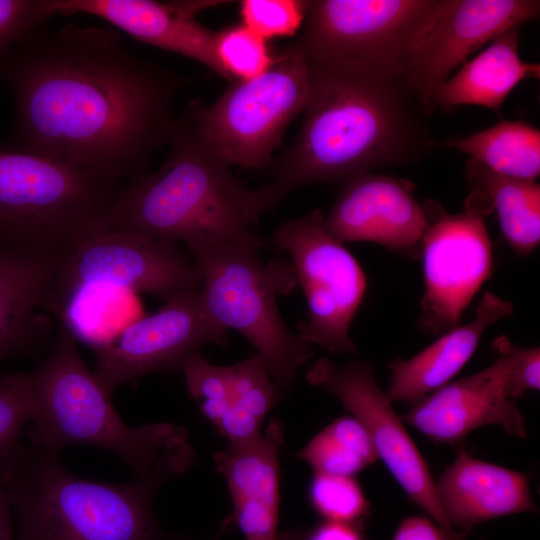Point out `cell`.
<instances>
[{"mask_svg": "<svg viewBox=\"0 0 540 540\" xmlns=\"http://www.w3.org/2000/svg\"><path fill=\"white\" fill-rule=\"evenodd\" d=\"M18 146L125 183L168 144L184 80L128 50L112 29H35L0 59Z\"/></svg>", "mask_w": 540, "mask_h": 540, "instance_id": "cell-1", "label": "cell"}, {"mask_svg": "<svg viewBox=\"0 0 540 540\" xmlns=\"http://www.w3.org/2000/svg\"><path fill=\"white\" fill-rule=\"evenodd\" d=\"M306 59L303 125L271 180L253 190L259 218L301 186L408 165L432 147L405 80L360 64Z\"/></svg>", "mask_w": 540, "mask_h": 540, "instance_id": "cell-2", "label": "cell"}, {"mask_svg": "<svg viewBox=\"0 0 540 540\" xmlns=\"http://www.w3.org/2000/svg\"><path fill=\"white\" fill-rule=\"evenodd\" d=\"M195 463L196 454H186L146 476L111 484L78 477L58 454L23 444L0 465L17 516L15 540H161L166 531L155 496Z\"/></svg>", "mask_w": 540, "mask_h": 540, "instance_id": "cell-3", "label": "cell"}, {"mask_svg": "<svg viewBox=\"0 0 540 540\" xmlns=\"http://www.w3.org/2000/svg\"><path fill=\"white\" fill-rule=\"evenodd\" d=\"M168 145L156 172L119 189L98 234L132 232L188 246L252 233L251 224L258 221L253 190L201 142L185 114L175 120Z\"/></svg>", "mask_w": 540, "mask_h": 540, "instance_id": "cell-4", "label": "cell"}, {"mask_svg": "<svg viewBox=\"0 0 540 540\" xmlns=\"http://www.w3.org/2000/svg\"><path fill=\"white\" fill-rule=\"evenodd\" d=\"M29 373L34 396L30 446L58 455L74 444L103 448L117 455L135 477L194 451L182 426L169 422L127 425L64 325L47 356Z\"/></svg>", "mask_w": 540, "mask_h": 540, "instance_id": "cell-5", "label": "cell"}, {"mask_svg": "<svg viewBox=\"0 0 540 540\" xmlns=\"http://www.w3.org/2000/svg\"><path fill=\"white\" fill-rule=\"evenodd\" d=\"M119 182L0 145V248L64 260L97 235Z\"/></svg>", "mask_w": 540, "mask_h": 540, "instance_id": "cell-6", "label": "cell"}, {"mask_svg": "<svg viewBox=\"0 0 540 540\" xmlns=\"http://www.w3.org/2000/svg\"><path fill=\"white\" fill-rule=\"evenodd\" d=\"M202 279L200 295L209 315L242 334L274 382L290 390L314 355L313 346L284 323L277 296L295 285L291 263L265 260L252 233L230 240L185 246Z\"/></svg>", "mask_w": 540, "mask_h": 540, "instance_id": "cell-7", "label": "cell"}, {"mask_svg": "<svg viewBox=\"0 0 540 540\" xmlns=\"http://www.w3.org/2000/svg\"><path fill=\"white\" fill-rule=\"evenodd\" d=\"M308 93L307 59L295 44L262 75L235 81L210 106L192 104L185 115L196 135L228 166L265 169Z\"/></svg>", "mask_w": 540, "mask_h": 540, "instance_id": "cell-8", "label": "cell"}, {"mask_svg": "<svg viewBox=\"0 0 540 540\" xmlns=\"http://www.w3.org/2000/svg\"><path fill=\"white\" fill-rule=\"evenodd\" d=\"M439 5L440 0L307 1L295 44L313 60L360 64L405 80Z\"/></svg>", "mask_w": 540, "mask_h": 540, "instance_id": "cell-9", "label": "cell"}, {"mask_svg": "<svg viewBox=\"0 0 540 540\" xmlns=\"http://www.w3.org/2000/svg\"><path fill=\"white\" fill-rule=\"evenodd\" d=\"M273 241L290 256L306 298V318L298 323L297 334L330 353L355 354L350 325L367 280L351 252L326 230L322 211L282 223Z\"/></svg>", "mask_w": 540, "mask_h": 540, "instance_id": "cell-10", "label": "cell"}, {"mask_svg": "<svg viewBox=\"0 0 540 540\" xmlns=\"http://www.w3.org/2000/svg\"><path fill=\"white\" fill-rule=\"evenodd\" d=\"M201 287L199 272L178 243L132 232H106L82 242L59 264L47 311L58 316L83 290L145 293L166 301Z\"/></svg>", "mask_w": 540, "mask_h": 540, "instance_id": "cell-11", "label": "cell"}, {"mask_svg": "<svg viewBox=\"0 0 540 540\" xmlns=\"http://www.w3.org/2000/svg\"><path fill=\"white\" fill-rule=\"evenodd\" d=\"M227 341V329L209 315L200 290L187 291L92 347L93 374L111 397L124 383L147 373L180 369L204 345L225 346Z\"/></svg>", "mask_w": 540, "mask_h": 540, "instance_id": "cell-12", "label": "cell"}, {"mask_svg": "<svg viewBox=\"0 0 540 540\" xmlns=\"http://www.w3.org/2000/svg\"><path fill=\"white\" fill-rule=\"evenodd\" d=\"M308 383L337 398L346 411L367 430L378 458L404 490L407 497L438 525L453 529L438 500L435 481L416 444L382 391L370 362L344 364L321 358L306 373Z\"/></svg>", "mask_w": 540, "mask_h": 540, "instance_id": "cell-13", "label": "cell"}, {"mask_svg": "<svg viewBox=\"0 0 540 540\" xmlns=\"http://www.w3.org/2000/svg\"><path fill=\"white\" fill-rule=\"evenodd\" d=\"M484 214L466 204L446 214L433 202L432 220L421 247L425 293L419 325L429 334L457 327L463 312L491 275L492 248Z\"/></svg>", "mask_w": 540, "mask_h": 540, "instance_id": "cell-14", "label": "cell"}, {"mask_svg": "<svg viewBox=\"0 0 540 540\" xmlns=\"http://www.w3.org/2000/svg\"><path fill=\"white\" fill-rule=\"evenodd\" d=\"M539 13L540 1L536 0H440L435 20L416 45L405 78L421 111H433L436 90L473 52Z\"/></svg>", "mask_w": 540, "mask_h": 540, "instance_id": "cell-15", "label": "cell"}, {"mask_svg": "<svg viewBox=\"0 0 540 540\" xmlns=\"http://www.w3.org/2000/svg\"><path fill=\"white\" fill-rule=\"evenodd\" d=\"M414 184L401 178L366 173L348 182L324 226L336 240L366 241L408 256H419L432 220L433 201L421 205Z\"/></svg>", "mask_w": 540, "mask_h": 540, "instance_id": "cell-16", "label": "cell"}, {"mask_svg": "<svg viewBox=\"0 0 540 540\" xmlns=\"http://www.w3.org/2000/svg\"><path fill=\"white\" fill-rule=\"evenodd\" d=\"M497 354L490 366L413 402L400 416L403 423L438 444L457 445L488 425L526 438L525 418L508 393L509 358Z\"/></svg>", "mask_w": 540, "mask_h": 540, "instance_id": "cell-17", "label": "cell"}, {"mask_svg": "<svg viewBox=\"0 0 540 540\" xmlns=\"http://www.w3.org/2000/svg\"><path fill=\"white\" fill-rule=\"evenodd\" d=\"M216 3L221 2L52 0L56 14L95 16L138 41L195 60L230 81L216 54L217 32L196 20L198 12Z\"/></svg>", "mask_w": 540, "mask_h": 540, "instance_id": "cell-18", "label": "cell"}, {"mask_svg": "<svg viewBox=\"0 0 540 540\" xmlns=\"http://www.w3.org/2000/svg\"><path fill=\"white\" fill-rule=\"evenodd\" d=\"M191 397L228 447H240L260 438L264 420L283 399L284 390L255 354L233 365L203 370L193 383Z\"/></svg>", "mask_w": 540, "mask_h": 540, "instance_id": "cell-19", "label": "cell"}, {"mask_svg": "<svg viewBox=\"0 0 540 540\" xmlns=\"http://www.w3.org/2000/svg\"><path fill=\"white\" fill-rule=\"evenodd\" d=\"M283 441V424L272 418L256 441L213 456L215 469L227 484L233 519L245 540H277Z\"/></svg>", "mask_w": 540, "mask_h": 540, "instance_id": "cell-20", "label": "cell"}, {"mask_svg": "<svg viewBox=\"0 0 540 540\" xmlns=\"http://www.w3.org/2000/svg\"><path fill=\"white\" fill-rule=\"evenodd\" d=\"M435 486L451 527L464 533L484 521L537 511L527 474L476 459L463 448Z\"/></svg>", "mask_w": 540, "mask_h": 540, "instance_id": "cell-21", "label": "cell"}, {"mask_svg": "<svg viewBox=\"0 0 540 540\" xmlns=\"http://www.w3.org/2000/svg\"><path fill=\"white\" fill-rule=\"evenodd\" d=\"M63 260L0 248V361L34 353L48 323L42 311Z\"/></svg>", "mask_w": 540, "mask_h": 540, "instance_id": "cell-22", "label": "cell"}, {"mask_svg": "<svg viewBox=\"0 0 540 540\" xmlns=\"http://www.w3.org/2000/svg\"><path fill=\"white\" fill-rule=\"evenodd\" d=\"M512 313L509 301L485 292L473 320L442 334L412 358H398L389 364L387 397L391 402L412 404L448 384L472 357L485 330Z\"/></svg>", "mask_w": 540, "mask_h": 540, "instance_id": "cell-23", "label": "cell"}, {"mask_svg": "<svg viewBox=\"0 0 540 540\" xmlns=\"http://www.w3.org/2000/svg\"><path fill=\"white\" fill-rule=\"evenodd\" d=\"M518 43L519 27L499 34L436 90L433 108L449 111L461 105H476L498 112L515 86L540 76L538 63L520 58Z\"/></svg>", "mask_w": 540, "mask_h": 540, "instance_id": "cell-24", "label": "cell"}, {"mask_svg": "<svg viewBox=\"0 0 540 540\" xmlns=\"http://www.w3.org/2000/svg\"><path fill=\"white\" fill-rule=\"evenodd\" d=\"M466 176L472 194L467 204L484 215L496 209L501 231L519 254H530L540 241V186L499 174L469 159Z\"/></svg>", "mask_w": 540, "mask_h": 540, "instance_id": "cell-25", "label": "cell"}, {"mask_svg": "<svg viewBox=\"0 0 540 540\" xmlns=\"http://www.w3.org/2000/svg\"><path fill=\"white\" fill-rule=\"evenodd\" d=\"M446 145L507 177L536 181L540 174V131L522 120H502Z\"/></svg>", "mask_w": 540, "mask_h": 540, "instance_id": "cell-26", "label": "cell"}, {"mask_svg": "<svg viewBox=\"0 0 540 540\" xmlns=\"http://www.w3.org/2000/svg\"><path fill=\"white\" fill-rule=\"evenodd\" d=\"M297 458L314 472L351 477L379 460L367 430L352 415L337 418L319 431Z\"/></svg>", "mask_w": 540, "mask_h": 540, "instance_id": "cell-27", "label": "cell"}, {"mask_svg": "<svg viewBox=\"0 0 540 540\" xmlns=\"http://www.w3.org/2000/svg\"><path fill=\"white\" fill-rule=\"evenodd\" d=\"M308 501L325 521L361 524L370 512L369 500L351 476L314 472L308 486Z\"/></svg>", "mask_w": 540, "mask_h": 540, "instance_id": "cell-28", "label": "cell"}, {"mask_svg": "<svg viewBox=\"0 0 540 540\" xmlns=\"http://www.w3.org/2000/svg\"><path fill=\"white\" fill-rule=\"evenodd\" d=\"M216 54L232 83L262 75L276 59L267 40L243 24L217 32Z\"/></svg>", "mask_w": 540, "mask_h": 540, "instance_id": "cell-29", "label": "cell"}, {"mask_svg": "<svg viewBox=\"0 0 540 540\" xmlns=\"http://www.w3.org/2000/svg\"><path fill=\"white\" fill-rule=\"evenodd\" d=\"M34 396L29 372L0 376V464L13 457L23 445L21 435L31 423Z\"/></svg>", "mask_w": 540, "mask_h": 540, "instance_id": "cell-30", "label": "cell"}, {"mask_svg": "<svg viewBox=\"0 0 540 540\" xmlns=\"http://www.w3.org/2000/svg\"><path fill=\"white\" fill-rule=\"evenodd\" d=\"M307 1L244 0L240 2L242 24L265 40L295 35L306 16Z\"/></svg>", "mask_w": 540, "mask_h": 540, "instance_id": "cell-31", "label": "cell"}, {"mask_svg": "<svg viewBox=\"0 0 540 540\" xmlns=\"http://www.w3.org/2000/svg\"><path fill=\"white\" fill-rule=\"evenodd\" d=\"M55 14L52 0H0V59Z\"/></svg>", "mask_w": 540, "mask_h": 540, "instance_id": "cell-32", "label": "cell"}, {"mask_svg": "<svg viewBox=\"0 0 540 540\" xmlns=\"http://www.w3.org/2000/svg\"><path fill=\"white\" fill-rule=\"evenodd\" d=\"M494 350L509 358L508 393L516 401L528 391L540 388V350L539 347H519L506 336L497 338Z\"/></svg>", "mask_w": 540, "mask_h": 540, "instance_id": "cell-33", "label": "cell"}, {"mask_svg": "<svg viewBox=\"0 0 540 540\" xmlns=\"http://www.w3.org/2000/svg\"><path fill=\"white\" fill-rule=\"evenodd\" d=\"M277 540H366L361 524L325 521L278 533Z\"/></svg>", "mask_w": 540, "mask_h": 540, "instance_id": "cell-34", "label": "cell"}, {"mask_svg": "<svg viewBox=\"0 0 540 540\" xmlns=\"http://www.w3.org/2000/svg\"><path fill=\"white\" fill-rule=\"evenodd\" d=\"M393 540H467V533L444 528L425 517L414 516L400 523Z\"/></svg>", "mask_w": 540, "mask_h": 540, "instance_id": "cell-35", "label": "cell"}, {"mask_svg": "<svg viewBox=\"0 0 540 540\" xmlns=\"http://www.w3.org/2000/svg\"><path fill=\"white\" fill-rule=\"evenodd\" d=\"M11 509L6 489L0 479V540H15Z\"/></svg>", "mask_w": 540, "mask_h": 540, "instance_id": "cell-36", "label": "cell"}, {"mask_svg": "<svg viewBox=\"0 0 540 540\" xmlns=\"http://www.w3.org/2000/svg\"><path fill=\"white\" fill-rule=\"evenodd\" d=\"M220 535H221V532H218L216 536H212L211 538L205 539V540H218ZM161 540H198V539H195L186 535L169 533L166 531Z\"/></svg>", "mask_w": 540, "mask_h": 540, "instance_id": "cell-37", "label": "cell"}, {"mask_svg": "<svg viewBox=\"0 0 540 540\" xmlns=\"http://www.w3.org/2000/svg\"><path fill=\"white\" fill-rule=\"evenodd\" d=\"M480 540H484V539H480Z\"/></svg>", "mask_w": 540, "mask_h": 540, "instance_id": "cell-38", "label": "cell"}]
</instances>
